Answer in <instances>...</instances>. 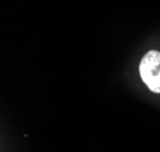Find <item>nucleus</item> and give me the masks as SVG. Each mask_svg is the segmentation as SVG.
I'll list each match as a JSON object with an SVG mask.
<instances>
[{
    "label": "nucleus",
    "mask_w": 160,
    "mask_h": 152,
    "mask_svg": "<svg viewBox=\"0 0 160 152\" xmlns=\"http://www.w3.org/2000/svg\"><path fill=\"white\" fill-rule=\"evenodd\" d=\"M140 75L152 92L160 93V52L149 51L141 59Z\"/></svg>",
    "instance_id": "f257e3e1"
}]
</instances>
